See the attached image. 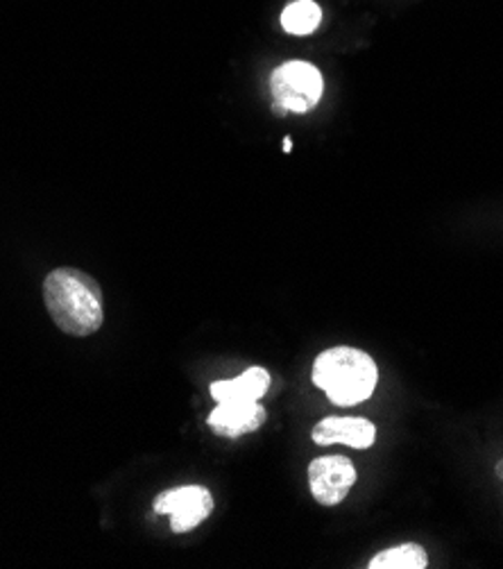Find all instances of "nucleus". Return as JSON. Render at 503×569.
Masks as SVG:
<instances>
[{"label": "nucleus", "instance_id": "obj_9", "mask_svg": "<svg viewBox=\"0 0 503 569\" xmlns=\"http://www.w3.org/2000/svg\"><path fill=\"white\" fill-rule=\"evenodd\" d=\"M370 569H424L429 567V556L422 545L406 542L400 547H390L376 553L370 562Z\"/></svg>", "mask_w": 503, "mask_h": 569}, {"label": "nucleus", "instance_id": "obj_4", "mask_svg": "<svg viewBox=\"0 0 503 569\" xmlns=\"http://www.w3.org/2000/svg\"><path fill=\"white\" fill-rule=\"evenodd\" d=\"M213 497L202 486H180L154 497L152 508L159 516L171 518L175 533H189L213 513Z\"/></svg>", "mask_w": 503, "mask_h": 569}, {"label": "nucleus", "instance_id": "obj_11", "mask_svg": "<svg viewBox=\"0 0 503 569\" xmlns=\"http://www.w3.org/2000/svg\"><path fill=\"white\" fill-rule=\"evenodd\" d=\"M291 150H293V141L286 137V139H284V152H291Z\"/></svg>", "mask_w": 503, "mask_h": 569}, {"label": "nucleus", "instance_id": "obj_2", "mask_svg": "<svg viewBox=\"0 0 503 569\" xmlns=\"http://www.w3.org/2000/svg\"><path fill=\"white\" fill-rule=\"evenodd\" d=\"M311 379L333 405L354 407L372 397L379 381V368L368 352L339 346L318 355Z\"/></svg>", "mask_w": 503, "mask_h": 569}, {"label": "nucleus", "instance_id": "obj_1", "mask_svg": "<svg viewBox=\"0 0 503 569\" xmlns=\"http://www.w3.org/2000/svg\"><path fill=\"white\" fill-rule=\"evenodd\" d=\"M43 302L64 333L91 336L104 322V302L98 281L78 268H58L43 281Z\"/></svg>", "mask_w": 503, "mask_h": 569}, {"label": "nucleus", "instance_id": "obj_10", "mask_svg": "<svg viewBox=\"0 0 503 569\" xmlns=\"http://www.w3.org/2000/svg\"><path fill=\"white\" fill-rule=\"evenodd\" d=\"M322 23V10L313 0H295L282 12V28L289 34L306 37L313 34Z\"/></svg>", "mask_w": 503, "mask_h": 569}, {"label": "nucleus", "instance_id": "obj_3", "mask_svg": "<svg viewBox=\"0 0 503 569\" xmlns=\"http://www.w3.org/2000/svg\"><path fill=\"white\" fill-rule=\"evenodd\" d=\"M270 91L279 117H284L289 111L306 113L320 102L324 80L313 64L295 60L274 69L270 78Z\"/></svg>", "mask_w": 503, "mask_h": 569}, {"label": "nucleus", "instance_id": "obj_8", "mask_svg": "<svg viewBox=\"0 0 503 569\" xmlns=\"http://www.w3.org/2000/svg\"><path fill=\"white\" fill-rule=\"evenodd\" d=\"M270 388V372L265 368H250L237 379H222L211 383L215 402H259Z\"/></svg>", "mask_w": 503, "mask_h": 569}, {"label": "nucleus", "instance_id": "obj_6", "mask_svg": "<svg viewBox=\"0 0 503 569\" xmlns=\"http://www.w3.org/2000/svg\"><path fill=\"white\" fill-rule=\"evenodd\" d=\"M311 438L320 447L348 445L352 449H368L376 442V427L368 418L331 416L313 427Z\"/></svg>", "mask_w": 503, "mask_h": 569}, {"label": "nucleus", "instance_id": "obj_7", "mask_svg": "<svg viewBox=\"0 0 503 569\" xmlns=\"http://www.w3.org/2000/svg\"><path fill=\"white\" fill-rule=\"evenodd\" d=\"M268 413L259 402H220L209 413V429L222 438H239L263 427Z\"/></svg>", "mask_w": 503, "mask_h": 569}, {"label": "nucleus", "instance_id": "obj_5", "mask_svg": "<svg viewBox=\"0 0 503 569\" xmlns=\"http://www.w3.org/2000/svg\"><path fill=\"white\" fill-rule=\"evenodd\" d=\"M354 483H356V468L348 457H341V453L320 457L309 466L311 495L320 506L343 503Z\"/></svg>", "mask_w": 503, "mask_h": 569}]
</instances>
